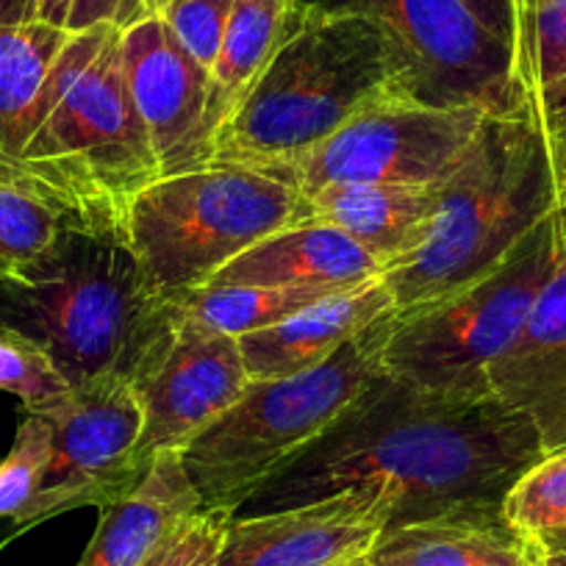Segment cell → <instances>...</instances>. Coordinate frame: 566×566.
<instances>
[{
    "label": "cell",
    "instance_id": "9c48e42d",
    "mask_svg": "<svg viewBox=\"0 0 566 566\" xmlns=\"http://www.w3.org/2000/svg\"><path fill=\"white\" fill-rule=\"evenodd\" d=\"M486 117L489 112L478 106L386 103L358 114L308 154L253 170L290 184L301 195L334 184L439 187L464 159Z\"/></svg>",
    "mask_w": 566,
    "mask_h": 566
},
{
    "label": "cell",
    "instance_id": "3957f363",
    "mask_svg": "<svg viewBox=\"0 0 566 566\" xmlns=\"http://www.w3.org/2000/svg\"><path fill=\"white\" fill-rule=\"evenodd\" d=\"M397 101H417L413 75L375 20L295 3L277 53L217 134L211 165L297 159L358 114Z\"/></svg>",
    "mask_w": 566,
    "mask_h": 566
},
{
    "label": "cell",
    "instance_id": "83f0119b",
    "mask_svg": "<svg viewBox=\"0 0 566 566\" xmlns=\"http://www.w3.org/2000/svg\"><path fill=\"white\" fill-rule=\"evenodd\" d=\"M0 391L18 397L23 413H45L73 389L34 342L18 334H0Z\"/></svg>",
    "mask_w": 566,
    "mask_h": 566
},
{
    "label": "cell",
    "instance_id": "7c38bea8",
    "mask_svg": "<svg viewBox=\"0 0 566 566\" xmlns=\"http://www.w3.org/2000/svg\"><path fill=\"white\" fill-rule=\"evenodd\" d=\"M248 384L237 336L178 317L170 347L134 384L142 402L136 467L148 472L159 453H181L242 397Z\"/></svg>",
    "mask_w": 566,
    "mask_h": 566
},
{
    "label": "cell",
    "instance_id": "e575fe53",
    "mask_svg": "<svg viewBox=\"0 0 566 566\" xmlns=\"http://www.w3.org/2000/svg\"><path fill=\"white\" fill-rule=\"evenodd\" d=\"M36 20V0H0V25H18Z\"/></svg>",
    "mask_w": 566,
    "mask_h": 566
},
{
    "label": "cell",
    "instance_id": "4dcf8cb0",
    "mask_svg": "<svg viewBox=\"0 0 566 566\" xmlns=\"http://www.w3.org/2000/svg\"><path fill=\"white\" fill-rule=\"evenodd\" d=\"M145 18H150L145 0H70L64 31L81 34V31L97 29V25H114V29L125 31Z\"/></svg>",
    "mask_w": 566,
    "mask_h": 566
},
{
    "label": "cell",
    "instance_id": "cb8c5ba5",
    "mask_svg": "<svg viewBox=\"0 0 566 566\" xmlns=\"http://www.w3.org/2000/svg\"><path fill=\"white\" fill-rule=\"evenodd\" d=\"M334 292L286 290V286H220L206 283L198 290L176 295L178 317L228 336H244L253 331L272 328L292 314Z\"/></svg>",
    "mask_w": 566,
    "mask_h": 566
},
{
    "label": "cell",
    "instance_id": "f1b7e54d",
    "mask_svg": "<svg viewBox=\"0 0 566 566\" xmlns=\"http://www.w3.org/2000/svg\"><path fill=\"white\" fill-rule=\"evenodd\" d=\"M233 0H170L159 18L203 70L214 67Z\"/></svg>",
    "mask_w": 566,
    "mask_h": 566
},
{
    "label": "cell",
    "instance_id": "603a6c76",
    "mask_svg": "<svg viewBox=\"0 0 566 566\" xmlns=\"http://www.w3.org/2000/svg\"><path fill=\"white\" fill-rule=\"evenodd\" d=\"M67 228L62 200L14 159H0V281L40 259Z\"/></svg>",
    "mask_w": 566,
    "mask_h": 566
},
{
    "label": "cell",
    "instance_id": "ac0fdd59",
    "mask_svg": "<svg viewBox=\"0 0 566 566\" xmlns=\"http://www.w3.org/2000/svg\"><path fill=\"white\" fill-rule=\"evenodd\" d=\"M437 206L439 187L334 184L303 195V222L336 228L386 270L424 242Z\"/></svg>",
    "mask_w": 566,
    "mask_h": 566
},
{
    "label": "cell",
    "instance_id": "ffe728a7",
    "mask_svg": "<svg viewBox=\"0 0 566 566\" xmlns=\"http://www.w3.org/2000/svg\"><path fill=\"white\" fill-rule=\"evenodd\" d=\"M367 558L373 566H527V549L503 505H472L386 527Z\"/></svg>",
    "mask_w": 566,
    "mask_h": 566
},
{
    "label": "cell",
    "instance_id": "30bf717a",
    "mask_svg": "<svg viewBox=\"0 0 566 566\" xmlns=\"http://www.w3.org/2000/svg\"><path fill=\"white\" fill-rule=\"evenodd\" d=\"M375 20L395 40L424 106H478L489 114L531 112L514 75V51L464 0H295Z\"/></svg>",
    "mask_w": 566,
    "mask_h": 566
},
{
    "label": "cell",
    "instance_id": "5b68a950",
    "mask_svg": "<svg viewBox=\"0 0 566 566\" xmlns=\"http://www.w3.org/2000/svg\"><path fill=\"white\" fill-rule=\"evenodd\" d=\"M397 314L395 308L375 319L319 367L290 378L250 380L242 397L181 450L200 505L237 514L244 500L312 448L384 373Z\"/></svg>",
    "mask_w": 566,
    "mask_h": 566
},
{
    "label": "cell",
    "instance_id": "4fadbf2b",
    "mask_svg": "<svg viewBox=\"0 0 566 566\" xmlns=\"http://www.w3.org/2000/svg\"><path fill=\"white\" fill-rule=\"evenodd\" d=\"M395 511L391 492L356 486L292 509L233 514L220 566H345L367 558Z\"/></svg>",
    "mask_w": 566,
    "mask_h": 566
},
{
    "label": "cell",
    "instance_id": "74e56055",
    "mask_svg": "<svg viewBox=\"0 0 566 566\" xmlns=\"http://www.w3.org/2000/svg\"><path fill=\"white\" fill-rule=\"evenodd\" d=\"M167 3H170V0H145V7H148L150 14H159Z\"/></svg>",
    "mask_w": 566,
    "mask_h": 566
},
{
    "label": "cell",
    "instance_id": "7a4b0ae2",
    "mask_svg": "<svg viewBox=\"0 0 566 566\" xmlns=\"http://www.w3.org/2000/svg\"><path fill=\"white\" fill-rule=\"evenodd\" d=\"M176 328V301L156 290L119 233L67 228L40 259L0 281V334L34 342L70 389L136 384Z\"/></svg>",
    "mask_w": 566,
    "mask_h": 566
},
{
    "label": "cell",
    "instance_id": "277c9868",
    "mask_svg": "<svg viewBox=\"0 0 566 566\" xmlns=\"http://www.w3.org/2000/svg\"><path fill=\"white\" fill-rule=\"evenodd\" d=\"M558 206L547 134L533 112L489 114L439 184L424 242L380 272L400 312L437 303L486 275Z\"/></svg>",
    "mask_w": 566,
    "mask_h": 566
},
{
    "label": "cell",
    "instance_id": "4316f807",
    "mask_svg": "<svg viewBox=\"0 0 566 566\" xmlns=\"http://www.w3.org/2000/svg\"><path fill=\"white\" fill-rule=\"evenodd\" d=\"M503 516L522 536L566 527V448L544 453L503 500Z\"/></svg>",
    "mask_w": 566,
    "mask_h": 566
},
{
    "label": "cell",
    "instance_id": "5bb4252c",
    "mask_svg": "<svg viewBox=\"0 0 566 566\" xmlns=\"http://www.w3.org/2000/svg\"><path fill=\"white\" fill-rule=\"evenodd\" d=\"M123 70L161 176L209 167L206 103L211 73L184 51L159 14L123 31Z\"/></svg>",
    "mask_w": 566,
    "mask_h": 566
},
{
    "label": "cell",
    "instance_id": "ba28073f",
    "mask_svg": "<svg viewBox=\"0 0 566 566\" xmlns=\"http://www.w3.org/2000/svg\"><path fill=\"white\" fill-rule=\"evenodd\" d=\"M303 222V195L239 165L161 176L125 217V242L167 297L198 290L270 233Z\"/></svg>",
    "mask_w": 566,
    "mask_h": 566
},
{
    "label": "cell",
    "instance_id": "44dd1931",
    "mask_svg": "<svg viewBox=\"0 0 566 566\" xmlns=\"http://www.w3.org/2000/svg\"><path fill=\"white\" fill-rule=\"evenodd\" d=\"M292 9L295 0H233L220 56L211 67L209 103H206V134L211 142V154L226 119L242 106L248 92L281 48Z\"/></svg>",
    "mask_w": 566,
    "mask_h": 566
},
{
    "label": "cell",
    "instance_id": "f35d334b",
    "mask_svg": "<svg viewBox=\"0 0 566 566\" xmlns=\"http://www.w3.org/2000/svg\"><path fill=\"white\" fill-rule=\"evenodd\" d=\"M345 566H373V564H369V558H358V560H350V564H345Z\"/></svg>",
    "mask_w": 566,
    "mask_h": 566
},
{
    "label": "cell",
    "instance_id": "1f68e13d",
    "mask_svg": "<svg viewBox=\"0 0 566 566\" xmlns=\"http://www.w3.org/2000/svg\"><path fill=\"white\" fill-rule=\"evenodd\" d=\"M542 123L544 134H547L549 159H553L555 181L566 178V78L549 86L531 108Z\"/></svg>",
    "mask_w": 566,
    "mask_h": 566
},
{
    "label": "cell",
    "instance_id": "484cf974",
    "mask_svg": "<svg viewBox=\"0 0 566 566\" xmlns=\"http://www.w3.org/2000/svg\"><path fill=\"white\" fill-rule=\"evenodd\" d=\"M53 455V431L42 413H25L12 450L0 459V522L18 525L45 483ZM12 533V531H9ZM7 533V536H9ZM7 536L0 547L7 544Z\"/></svg>",
    "mask_w": 566,
    "mask_h": 566
},
{
    "label": "cell",
    "instance_id": "8fae6325",
    "mask_svg": "<svg viewBox=\"0 0 566 566\" xmlns=\"http://www.w3.org/2000/svg\"><path fill=\"white\" fill-rule=\"evenodd\" d=\"M42 417L53 431L51 467L40 494L12 527L7 544L53 516L78 509H108L145 478V470L134 461L142 433V402L128 380H101L73 389Z\"/></svg>",
    "mask_w": 566,
    "mask_h": 566
},
{
    "label": "cell",
    "instance_id": "9a60e30c",
    "mask_svg": "<svg viewBox=\"0 0 566 566\" xmlns=\"http://www.w3.org/2000/svg\"><path fill=\"white\" fill-rule=\"evenodd\" d=\"M489 389L531 419L544 453L566 448V244L525 328L489 369Z\"/></svg>",
    "mask_w": 566,
    "mask_h": 566
},
{
    "label": "cell",
    "instance_id": "d4e9b609",
    "mask_svg": "<svg viewBox=\"0 0 566 566\" xmlns=\"http://www.w3.org/2000/svg\"><path fill=\"white\" fill-rule=\"evenodd\" d=\"M514 75L527 108L566 78V0H514Z\"/></svg>",
    "mask_w": 566,
    "mask_h": 566
},
{
    "label": "cell",
    "instance_id": "d6a6232c",
    "mask_svg": "<svg viewBox=\"0 0 566 566\" xmlns=\"http://www.w3.org/2000/svg\"><path fill=\"white\" fill-rule=\"evenodd\" d=\"M464 7L514 51V0H464Z\"/></svg>",
    "mask_w": 566,
    "mask_h": 566
},
{
    "label": "cell",
    "instance_id": "d590c367",
    "mask_svg": "<svg viewBox=\"0 0 566 566\" xmlns=\"http://www.w3.org/2000/svg\"><path fill=\"white\" fill-rule=\"evenodd\" d=\"M70 12V0H36V20L64 29Z\"/></svg>",
    "mask_w": 566,
    "mask_h": 566
},
{
    "label": "cell",
    "instance_id": "f546056e",
    "mask_svg": "<svg viewBox=\"0 0 566 566\" xmlns=\"http://www.w3.org/2000/svg\"><path fill=\"white\" fill-rule=\"evenodd\" d=\"M231 520L233 511L200 505L165 538L145 566H220Z\"/></svg>",
    "mask_w": 566,
    "mask_h": 566
},
{
    "label": "cell",
    "instance_id": "8992f818",
    "mask_svg": "<svg viewBox=\"0 0 566 566\" xmlns=\"http://www.w3.org/2000/svg\"><path fill=\"white\" fill-rule=\"evenodd\" d=\"M14 161L62 200L75 226L125 237L130 203L161 170L125 81L123 31L108 34Z\"/></svg>",
    "mask_w": 566,
    "mask_h": 566
},
{
    "label": "cell",
    "instance_id": "52a82bcc",
    "mask_svg": "<svg viewBox=\"0 0 566 566\" xmlns=\"http://www.w3.org/2000/svg\"><path fill=\"white\" fill-rule=\"evenodd\" d=\"M560 250L553 211L464 290L408 312L397 308L384 373L433 395L464 400L492 395L489 369L525 328Z\"/></svg>",
    "mask_w": 566,
    "mask_h": 566
},
{
    "label": "cell",
    "instance_id": "e0dca14e",
    "mask_svg": "<svg viewBox=\"0 0 566 566\" xmlns=\"http://www.w3.org/2000/svg\"><path fill=\"white\" fill-rule=\"evenodd\" d=\"M380 272L384 266L342 231L323 222H297L239 253L209 283L345 292L375 281Z\"/></svg>",
    "mask_w": 566,
    "mask_h": 566
},
{
    "label": "cell",
    "instance_id": "836d02e7",
    "mask_svg": "<svg viewBox=\"0 0 566 566\" xmlns=\"http://www.w3.org/2000/svg\"><path fill=\"white\" fill-rule=\"evenodd\" d=\"M527 566H566V527L525 536Z\"/></svg>",
    "mask_w": 566,
    "mask_h": 566
},
{
    "label": "cell",
    "instance_id": "8d00e7d4",
    "mask_svg": "<svg viewBox=\"0 0 566 566\" xmlns=\"http://www.w3.org/2000/svg\"><path fill=\"white\" fill-rule=\"evenodd\" d=\"M555 220H558L560 242L566 244V178L558 184V206H555Z\"/></svg>",
    "mask_w": 566,
    "mask_h": 566
},
{
    "label": "cell",
    "instance_id": "d6986e66",
    "mask_svg": "<svg viewBox=\"0 0 566 566\" xmlns=\"http://www.w3.org/2000/svg\"><path fill=\"white\" fill-rule=\"evenodd\" d=\"M200 509L181 453H159L139 483L101 511L78 566H145L165 538Z\"/></svg>",
    "mask_w": 566,
    "mask_h": 566
},
{
    "label": "cell",
    "instance_id": "7402d4cb",
    "mask_svg": "<svg viewBox=\"0 0 566 566\" xmlns=\"http://www.w3.org/2000/svg\"><path fill=\"white\" fill-rule=\"evenodd\" d=\"M70 34L59 25H0V159H20L36 130V103Z\"/></svg>",
    "mask_w": 566,
    "mask_h": 566
},
{
    "label": "cell",
    "instance_id": "2e32d148",
    "mask_svg": "<svg viewBox=\"0 0 566 566\" xmlns=\"http://www.w3.org/2000/svg\"><path fill=\"white\" fill-rule=\"evenodd\" d=\"M395 308V295L380 277L361 283L356 290L325 295L323 301L312 303L272 328L239 336L248 378L275 380L319 367L347 339Z\"/></svg>",
    "mask_w": 566,
    "mask_h": 566
},
{
    "label": "cell",
    "instance_id": "6da1fadb",
    "mask_svg": "<svg viewBox=\"0 0 566 566\" xmlns=\"http://www.w3.org/2000/svg\"><path fill=\"white\" fill-rule=\"evenodd\" d=\"M542 455L531 419L494 395L444 397L380 373L312 448L244 500L237 516L380 486L397 500L395 527L444 511L503 505Z\"/></svg>",
    "mask_w": 566,
    "mask_h": 566
}]
</instances>
